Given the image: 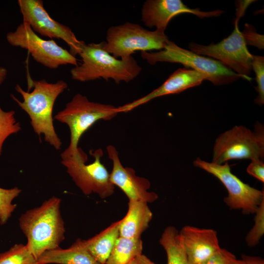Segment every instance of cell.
I'll use <instances>...</instances> for the list:
<instances>
[{"label": "cell", "instance_id": "obj_1", "mask_svg": "<svg viewBox=\"0 0 264 264\" xmlns=\"http://www.w3.org/2000/svg\"><path fill=\"white\" fill-rule=\"evenodd\" d=\"M61 201L60 198L52 197L19 219L20 227L27 239L26 245L37 260L46 251L59 247L65 239Z\"/></svg>", "mask_w": 264, "mask_h": 264}, {"label": "cell", "instance_id": "obj_2", "mask_svg": "<svg viewBox=\"0 0 264 264\" xmlns=\"http://www.w3.org/2000/svg\"><path fill=\"white\" fill-rule=\"evenodd\" d=\"M32 85L34 89L30 92L16 85L15 89L22 96V102L13 95L11 97L29 115L34 132L39 136L43 134L46 142L60 150L62 142L54 129L52 112L55 100L67 88V84L63 80L50 83L41 80L32 82Z\"/></svg>", "mask_w": 264, "mask_h": 264}, {"label": "cell", "instance_id": "obj_3", "mask_svg": "<svg viewBox=\"0 0 264 264\" xmlns=\"http://www.w3.org/2000/svg\"><path fill=\"white\" fill-rule=\"evenodd\" d=\"M82 58L80 65L70 70L72 78L87 82L103 78L112 79L115 83L129 82L136 78L142 70L133 57L127 60L118 59L104 48V41L85 44L79 54Z\"/></svg>", "mask_w": 264, "mask_h": 264}, {"label": "cell", "instance_id": "obj_4", "mask_svg": "<svg viewBox=\"0 0 264 264\" xmlns=\"http://www.w3.org/2000/svg\"><path fill=\"white\" fill-rule=\"evenodd\" d=\"M119 113L118 107L91 102L86 96L75 94L54 117L66 124L70 132V143L61 154L62 159L75 158L81 154L83 151L78 145L82 135L97 121L110 120Z\"/></svg>", "mask_w": 264, "mask_h": 264}, {"label": "cell", "instance_id": "obj_5", "mask_svg": "<svg viewBox=\"0 0 264 264\" xmlns=\"http://www.w3.org/2000/svg\"><path fill=\"white\" fill-rule=\"evenodd\" d=\"M169 41L165 31H150L139 24L126 22L108 29L104 48L115 58L127 60L136 51L163 49Z\"/></svg>", "mask_w": 264, "mask_h": 264}, {"label": "cell", "instance_id": "obj_6", "mask_svg": "<svg viewBox=\"0 0 264 264\" xmlns=\"http://www.w3.org/2000/svg\"><path fill=\"white\" fill-rule=\"evenodd\" d=\"M141 57L150 65L166 62L182 64L207 76L214 85H226L238 80L242 76L229 69L220 62L182 48L169 41L164 49L157 52L142 51Z\"/></svg>", "mask_w": 264, "mask_h": 264}, {"label": "cell", "instance_id": "obj_7", "mask_svg": "<svg viewBox=\"0 0 264 264\" xmlns=\"http://www.w3.org/2000/svg\"><path fill=\"white\" fill-rule=\"evenodd\" d=\"M264 156V130L257 123L255 131L235 126L220 134L215 140L213 163L222 164L233 159H262Z\"/></svg>", "mask_w": 264, "mask_h": 264}, {"label": "cell", "instance_id": "obj_8", "mask_svg": "<svg viewBox=\"0 0 264 264\" xmlns=\"http://www.w3.org/2000/svg\"><path fill=\"white\" fill-rule=\"evenodd\" d=\"M245 9L246 7L243 6L238 9L234 30L228 37L218 44L212 43L207 45L191 43L189 48L197 54L216 59L242 78L251 81L249 75L253 55L248 50L238 25L239 19Z\"/></svg>", "mask_w": 264, "mask_h": 264}, {"label": "cell", "instance_id": "obj_9", "mask_svg": "<svg viewBox=\"0 0 264 264\" xmlns=\"http://www.w3.org/2000/svg\"><path fill=\"white\" fill-rule=\"evenodd\" d=\"M90 153L94 160L89 164H86L88 156L84 151L75 158L62 159L61 163L84 195L94 193L102 198H107L113 194L115 186L111 181L110 174L101 162L103 151L98 149Z\"/></svg>", "mask_w": 264, "mask_h": 264}, {"label": "cell", "instance_id": "obj_10", "mask_svg": "<svg viewBox=\"0 0 264 264\" xmlns=\"http://www.w3.org/2000/svg\"><path fill=\"white\" fill-rule=\"evenodd\" d=\"M193 164L195 167L211 174L222 183L228 192L224 201L231 209L241 210L245 215L253 214L264 200V191L242 182L232 173L228 162L218 164L197 158Z\"/></svg>", "mask_w": 264, "mask_h": 264}, {"label": "cell", "instance_id": "obj_11", "mask_svg": "<svg viewBox=\"0 0 264 264\" xmlns=\"http://www.w3.org/2000/svg\"><path fill=\"white\" fill-rule=\"evenodd\" d=\"M8 42L14 46L27 50L38 63L51 68L60 66L78 65L77 58L54 40H45L39 37L26 22H22L14 32L6 35Z\"/></svg>", "mask_w": 264, "mask_h": 264}, {"label": "cell", "instance_id": "obj_12", "mask_svg": "<svg viewBox=\"0 0 264 264\" xmlns=\"http://www.w3.org/2000/svg\"><path fill=\"white\" fill-rule=\"evenodd\" d=\"M23 22L40 35L50 38L62 39L69 47L74 56L79 54L86 44L79 41L68 26L52 18L44 9L41 0H19L18 1Z\"/></svg>", "mask_w": 264, "mask_h": 264}, {"label": "cell", "instance_id": "obj_13", "mask_svg": "<svg viewBox=\"0 0 264 264\" xmlns=\"http://www.w3.org/2000/svg\"><path fill=\"white\" fill-rule=\"evenodd\" d=\"M107 152L112 162L110 173L111 181L126 194L129 200L148 203L157 199L158 196L155 193L149 191L151 183L148 179L137 176L133 168L123 166L114 146L111 145L107 146Z\"/></svg>", "mask_w": 264, "mask_h": 264}, {"label": "cell", "instance_id": "obj_14", "mask_svg": "<svg viewBox=\"0 0 264 264\" xmlns=\"http://www.w3.org/2000/svg\"><path fill=\"white\" fill-rule=\"evenodd\" d=\"M223 13L221 10L204 12L190 8L180 0H147L142 6L141 19L147 27L165 31L170 20L180 14L190 13L204 18L218 17Z\"/></svg>", "mask_w": 264, "mask_h": 264}, {"label": "cell", "instance_id": "obj_15", "mask_svg": "<svg viewBox=\"0 0 264 264\" xmlns=\"http://www.w3.org/2000/svg\"><path fill=\"white\" fill-rule=\"evenodd\" d=\"M207 75L194 69L178 68L158 88L147 95L131 103L118 107L119 112H126L158 97L179 93L183 91L201 84L208 80Z\"/></svg>", "mask_w": 264, "mask_h": 264}, {"label": "cell", "instance_id": "obj_16", "mask_svg": "<svg viewBox=\"0 0 264 264\" xmlns=\"http://www.w3.org/2000/svg\"><path fill=\"white\" fill-rule=\"evenodd\" d=\"M179 234L189 264H200L221 248L214 230L188 225Z\"/></svg>", "mask_w": 264, "mask_h": 264}, {"label": "cell", "instance_id": "obj_17", "mask_svg": "<svg viewBox=\"0 0 264 264\" xmlns=\"http://www.w3.org/2000/svg\"><path fill=\"white\" fill-rule=\"evenodd\" d=\"M153 213L148 203L141 201L129 200L126 216L121 220L120 236L130 239L140 238L148 227Z\"/></svg>", "mask_w": 264, "mask_h": 264}, {"label": "cell", "instance_id": "obj_18", "mask_svg": "<svg viewBox=\"0 0 264 264\" xmlns=\"http://www.w3.org/2000/svg\"><path fill=\"white\" fill-rule=\"evenodd\" d=\"M40 264H100L78 239L69 248L60 247L44 252L38 259Z\"/></svg>", "mask_w": 264, "mask_h": 264}, {"label": "cell", "instance_id": "obj_19", "mask_svg": "<svg viewBox=\"0 0 264 264\" xmlns=\"http://www.w3.org/2000/svg\"><path fill=\"white\" fill-rule=\"evenodd\" d=\"M121 220L115 221L101 232L87 240H81L85 248L100 264H105L114 243L120 236Z\"/></svg>", "mask_w": 264, "mask_h": 264}, {"label": "cell", "instance_id": "obj_20", "mask_svg": "<svg viewBox=\"0 0 264 264\" xmlns=\"http://www.w3.org/2000/svg\"><path fill=\"white\" fill-rule=\"evenodd\" d=\"M159 243L166 251L167 264H189L178 231L170 226L164 230Z\"/></svg>", "mask_w": 264, "mask_h": 264}, {"label": "cell", "instance_id": "obj_21", "mask_svg": "<svg viewBox=\"0 0 264 264\" xmlns=\"http://www.w3.org/2000/svg\"><path fill=\"white\" fill-rule=\"evenodd\" d=\"M141 238L130 239L119 236L116 241L105 264H127L142 254Z\"/></svg>", "mask_w": 264, "mask_h": 264}, {"label": "cell", "instance_id": "obj_22", "mask_svg": "<svg viewBox=\"0 0 264 264\" xmlns=\"http://www.w3.org/2000/svg\"><path fill=\"white\" fill-rule=\"evenodd\" d=\"M0 264H40L26 245L16 244L0 254Z\"/></svg>", "mask_w": 264, "mask_h": 264}, {"label": "cell", "instance_id": "obj_23", "mask_svg": "<svg viewBox=\"0 0 264 264\" xmlns=\"http://www.w3.org/2000/svg\"><path fill=\"white\" fill-rule=\"evenodd\" d=\"M15 114V111H4L0 106V155L6 139L21 130L20 123L16 121Z\"/></svg>", "mask_w": 264, "mask_h": 264}, {"label": "cell", "instance_id": "obj_24", "mask_svg": "<svg viewBox=\"0 0 264 264\" xmlns=\"http://www.w3.org/2000/svg\"><path fill=\"white\" fill-rule=\"evenodd\" d=\"M22 190L17 187L6 189L0 187V223L3 224L7 221L12 213L16 208V204L12 203Z\"/></svg>", "mask_w": 264, "mask_h": 264}, {"label": "cell", "instance_id": "obj_25", "mask_svg": "<svg viewBox=\"0 0 264 264\" xmlns=\"http://www.w3.org/2000/svg\"><path fill=\"white\" fill-rule=\"evenodd\" d=\"M254 214V225L245 238L246 243L250 247L258 244L264 234V200Z\"/></svg>", "mask_w": 264, "mask_h": 264}, {"label": "cell", "instance_id": "obj_26", "mask_svg": "<svg viewBox=\"0 0 264 264\" xmlns=\"http://www.w3.org/2000/svg\"><path fill=\"white\" fill-rule=\"evenodd\" d=\"M251 66L252 69H253L256 75V90L258 93L254 102L257 105L262 106L264 104V57L253 55Z\"/></svg>", "mask_w": 264, "mask_h": 264}, {"label": "cell", "instance_id": "obj_27", "mask_svg": "<svg viewBox=\"0 0 264 264\" xmlns=\"http://www.w3.org/2000/svg\"><path fill=\"white\" fill-rule=\"evenodd\" d=\"M200 264H244V263L242 259H237L234 254L228 250L220 248Z\"/></svg>", "mask_w": 264, "mask_h": 264}, {"label": "cell", "instance_id": "obj_28", "mask_svg": "<svg viewBox=\"0 0 264 264\" xmlns=\"http://www.w3.org/2000/svg\"><path fill=\"white\" fill-rule=\"evenodd\" d=\"M242 33L246 45H253L259 49H264V35L258 33L252 25L245 24L244 30Z\"/></svg>", "mask_w": 264, "mask_h": 264}, {"label": "cell", "instance_id": "obj_29", "mask_svg": "<svg viewBox=\"0 0 264 264\" xmlns=\"http://www.w3.org/2000/svg\"><path fill=\"white\" fill-rule=\"evenodd\" d=\"M246 171L250 175L264 182V163L262 159L251 160Z\"/></svg>", "mask_w": 264, "mask_h": 264}, {"label": "cell", "instance_id": "obj_30", "mask_svg": "<svg viewBox=\"0 0 264 264\" xmlns=\"http://www.w3.org/2000/svg\"><path fill=\"white\" fill-rule=\"evenodd\" d=\"M127 264H156L145 255L141 254L135 257Z\"/></svg>", "mask_w": 264, "mask_h": 264}, {"label": "cell", "instance_id": "obj_31", "mask_svg": "<svg viewBox=\"0 0 264 264\" xmlns=\"http://www.w3.org/2000/svg\"><path fill=\"white\" fill-rule=\"evenodd\" d=\"M242 260L244 264H264V260L260 257L242 255Z\"/></svg>", "mask_w": 264, "mask_h": 264}, {"label": "cell", "instance_id": "obj_32", "mask_svg": "<svg viewBox=\"0 0 264 264\" xmlns=\"http://www.w3.org/2000/svg\"><path fill=\"white\" fill-rule=\"evenodd\" d=\"M7 75V70L6 68L0 67V85L5 80Z\"/></svg>", "mask_w": 264, "mask_h": 264}]
</instances>
